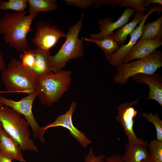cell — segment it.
Segmentation results:
<instances>
[{"mask_svg": "<svg viewBox=\"0 0 162 162\" xmlns=\"http://www.w3.org/2000/svg\"><path fill=\"white\" fill-rule=\"evenodd\" d=\"M27 12H7L0 19V34L6 44L19 52L29 48L27 36L33 31L32 24L38 14L27 15Z\"/></svg>", "mask_w": 162, "mask_h": 162, "instance_id": "6da1fadb", "label": "cell"}, {"mask_svg": "<svg viewBox=\"0 0 162 162\" xmlns=\"http://www.w3.org/2000/svg\"><path fill=\"white\" fill-rule=\"evenodd\" d=\"M1 78L9 92L29 94L36 90L38 76L20 60L12 58L1 73Z\"/></svg>", "mask_w": 162, "mask_h": 162, "instance_id": "7a4b0ae2", "label": "cell"}, {"mask_svg": "<svg viewBox=\"0 0 162 162\" xmlns=\"http://www.w3.org/2000/svg\"><path fill=\"white\" fill-rule=\"evenodd\" d=\"M0 121L2 128L19 143L22 150L38 151L30 138L29 124L20 113L0 103Z\"/></svg>", "mask_w": 162, "mask_h": 162, "instance_id": "3957f363", "label": "cell"}, {"mask_svg": "<svg viewBox=\"0 0 162 162\" xmlns=\"http://www.w3.org/2000/svg\"><path fill=\"white\" fill-rule=\"evenodd\" d=\"M71 74V71L62 69L56 73L38 76L36 90L40 102L51 107L58 102L69 88Z\"/></svg>", "mask_w": 162, "mask_h": 162, "instance_id": "277c9868", "label": "cell"}, {"mask_svg": "<svg viewBox=\"0 0 162 162\" xmlns=\"http://www.w3.org/2000/svg\"><path fill=\"white\" fill-rule=\"evenodd\" d=\"M84 16V14H82L76 23L69 28L65 40L57 53L53 56L50 55L49 64L53 73H56L62 70L70 60L83 56L82 41L79 39L78 36L82 27Z\"/></svg>", "mask_w": 162, "mask_h": 162, "instance_id": "5b68a950", "label": "cell"}, {"mask_svg": "<svg viewBox=\"0 0 162 162\" xmlns=\"http://www.w3.org/2000/svg\"><path fill=\"white\" fill-rule=\"evenodd\" d=\"M162 66V52L156 50L150 56L143 58L122 63L116 67L117 72L113 77L116 84L125 85L130 78L138 74H152Z\"/></svg>", "mask_w": 162, "mask_h": 162, "instance_id": "8992f818", "label": "cell"}, {"mask_svg": "<svg viewBox=\"0 0 162 162\" xmlns=\"http://www.w3.org/2000/svg\"><path fill=\"white\" fill-rule=\"evenodd\" d=\"M76 105V101L73 102L70 105L69 109L64 114L58 116L52 122L43 127H40L39 138L41 142L44 143L45 142L44 134L46 130L51 128L60 127L67 129L71 136L76 140L82 147L85 148L92 143V141L85 133L80 130L73 124L72 116Z\"/></svg>", "mask_w": 162, "mask_h": 162, "instance_id": "52a82bcc", "label": "cell"}, {"mask_svg": "<svg viewBox=\"0 0 162 162\" xmlns=\"http://www.w3.org/2000/svg\"><path fill=\"white\" fill-rule=\"evenodd\" d=\"M140 97L133 101L125 102L120 104L117 108V114L115 117L117 121L123 127L128 139V143L132 145H144L148 146V143L136 135L133 129L134 119L137 111L134 106Z\"/></svg>", "mask_w": 162, "mask_h": 162, "instance_id": "ba28073f", "label": "cell"}, {"mask_svg": "<svg viewBox=\"0 0 162 162\" xmlns=\"http://www.w3.org/2000/svg\"><path fill=\"white\" fill-rule=\"evenodd\" d=\"M38 95V92L36 90L20 100L15 101L2 96L0 93V103L12 108L24 116L29 124L35 139L39 138L40 126L34 118L32 109L33 102Z\"/></svg>", "mask_w": 162, "mask_h": 162, "instance_id": "9c48e42d", "label": "cell"}, {"mask_svg": "<svg viewBox=\"0 0 162 162\" xmlns=\"http://www.w3.org/2000/svg\"><path fill=\"white\" fill-rule=\"evenodd\" d=\"M66 36V34L56 26L40 21L37 23L36 30L32 41L37 49L50 51L60 38Z\"/></svg>", "mask_w": 162, "mask_h": 162, "instance_id": "30bf717a", "label": "cell"}, {"mask_svg": "<svg viewBox=\"0 0 162 162\" xmlns=\"http://www.w3.org/2000/svg\"><path fill=\"white\" fill-rule=\"evenodd\" d=\"M162 11V6H156L155 5L149 9L148 12L146 14L139 25L136 27L130 34V39L128 43L126 44L122 45L117 52L112 55L108 61L111 65L117 67L122 64V61L123 58L130 52L142 36L143 26L148 17L154 12L156 11L157 13L159 14L161 13Z\"/></svg>", "mask_w": 162, "mask_h": 162, "instance_id": "8fae6325", "label": "cell"}, {"mask_svg": "<svg viewBox=\"0 0 162 162\" xmlns=\"http://www.w3.org/2000/svg\"><path fill=\"white\" fill-rule=\"evenodd\" d=\"M162 45V30L154 38L139 40L123 58L122 63H127L135 59L146 58L151 55Z\"/></svg>", "mask_w": 162, "mask_h": 162, "instance_id": "7c38bea8", "label": "cell"}, {"mask_svg": "<svg viewBox=\"0 0 162 162\" xmlns=\"http://www.w3.org/2000/svg\"><path fill=\"white\" fill-rule=\"evenodd\" d=\"M135 12L132 9L126 7L122 15L115 22H113L111 18L108 17L99 21L98 23L100 32L98 33L90 34V38L94 39H100L112 34L116 29L127 23L129 18Z\"/></svg>", "mask_w": 162, "mask_h": 162, "instance_id": "4fadbf2b", "label": "cell"}, {"mask_svg": "<svg viewBox=\"0 0 162 162\" xmlns=\"http://www.w3.org/2000/svg\"><path fill=\"white\" fill-rule=\"evenodd\" d=\"M137 83H145L149 87L148 97L147 100L152 99L162 106V76L158 74H138L131 77Z\"/></svg>", "mask_w": 162, "mask_h": 162, "instance_id": "5bb4252c", "label": "cell"}, {"mask_svg": "<svg viewBox=\"0 0 162 162\" xmlns=\"http://www.w3.org/2000/svg\"><path fill=\"white\" fill-rule=\"evenodd\" d=\"M0 151L10 160L25 162L19 143L3 128L0 130Z\"/></svg>", "mask_w": 162, "mask_h": 162, "instance_id": "9a60e30c", "label": "cell"}, {"mask_svg": "<svg viewBox=\"0 0 162 162\" xmlns=\"http://www.w3.org/2000/svg\"><path fill=\"white\" fill-rule=\"evenodd\" d=\"M148 146L144 145H132L127 143L125 151L121 156L124 162H148L150 160Z\"/></svg>", "mask_w": 162, "mask_h": 162, "instance_id": "2e32d148", "label": "cell"}, {"mask_svg": "<svg viewBox=\"0 0 162 162\" xmlns=\"http://www.w3.org/2000/svg\"><path fill=\"white\" fill-rule=\"evenodd\" d=\"M81 40L82 41L86 40L96 44L104 51L108 61L112 55L122 46L117 40L113 33L100 39L82 38Z\"/></svg>", "mask_w": 162, "mask_h": 162, "instance_id": "e0dca14e", "label": "cell"}, {"mask_svg": "<svg viewBox=\"0 0 162 162\" xmlns=\"http://www.w3.org/2000/svg\"><path fill=\"white\" fill-rule=\"evenodd\" d=\"M35 60L32 70L38 76L53 73L49 64L50 51H46L38 49H35Z\"/></svg>", "mask_w": 162, "mask_h": 162, "instance_id": "ac0fdd59", "label": "cell"}, {"mask_svg": "<svg viewBox=\"0 0 162 162\" xmlns=\"http://www.w3.org/2000/svg\"><path fill=\"white\" fill-rule=\"evenodd\" d=\"M146 14L144 12L135 11L133 20L120 28L116 32H113L117 40L122 45H124L128 36L133 32L137 25L142 20Z\"/></svg>", "mask_w": 162, "mask_h": 162, "instance_id": "d6986e66", "label": "cell"}, {"mask_svg": "<svg viewBox=\"0 0 162 162\" xmlns=\"http://www.w3.org/2000/svg\"><path fill=\"white\" fill-rule=\"evenodd\" d=\"M29 7V15L41 12H49L57 9L58 5L55 0H27Z\"/></svg>", "mask_w": 162, "mask_h": 162, "instance_id": "ffe728a7", "label": "cell"}, {"mask_svg": "<svg viewBox=\"0 0 162 162\" xmlns=\"http://www.w3.org/2000/svg\"><path fill=\"white\" fill-rule=\"evenodd\" d=\"M162 30V16L155 21L145 23L142 27V33L140 40L151 39L156 37Z\"/></svg>", "mask_w": 162, "mask_h": 162, "instance_id": "44dd1931", "label": "cell"}, {"mask_svg": "<svg viewBox=\"0 0 162 162\" xmlns=\"http://www.w3.org/2000/svg\"><path fill=\"white\" fill-rule=\"evenodd\" d=\"M142 117L152 123L154 126L156 132V140L162 142V121L157 113L153 114L151 112L148 113L145 112L141 113Z\"/></svg>", "mask_w": 162, "mask_h": 162, "instance_id": "7402d4cb", "label": "cell"}, {"mask_svg": "<svg viewBox=\"0 0 162 162\" xmlns=\"http://www.w3.org/2000/svg\"><path fill=\"white\" fill-rule=\"evenodd\" d=\"M149 160L151 162H162V142L156 139L148 143Z\"/></svg>", "mask_w": 162, "mask_h": 162, "instance_id": "603a6c76", "label": "cell"}, {"mask_svg": "<svg viewBox=\"0 0 162 162\" xmlns=\"http://www.w3.org/2000/svg\"><path fill=\"white\" fill-rule=\"evenodd\" d=\"M27 0L3 1L0 5V9L2 10H11L14 11H24L27 8Z\"/></svg>", "mask_w": 162, "mask_h": 162, "instance_id": "cb8c5ba5", "label": "cell"}, {"mask_svg": "<svg viewBox=\"0 0 162 162\" xmlns=\"http://www.w3.org/2000/svg\"><path fill=\"white\" fill-rule=\"evenodd\" d=\"M19 57L22 64L32 70L35 62V49L29 48L25 50L20 54Z\"/></svg>", "mask_w": 162, "mask_h": 162, "instance_id": "d4e9b609", "label": "cell"}, {"mask_svg": "<svg viewBox=\"0 0 162 162\" xmlns=\"http://www.w3.org/2000/svg\"><path fill=\"white\" fill-rule=\"evenodd\" d=\"M119 7H130L135 11L144 12L149 9L146 8L144 0H123Z\"/></svg>", "mask_w": 162, "mask_h": 162, "instance_id": "484cf974", "label": "cell"}, {"mask_svg": "<svg viewBox=\"0 0 162 162\" xmlns=\"http://www.w3.org/2000/svg\"><path fill=\"white\" fill-rule=\"evenodd\" d=\"M64 1L68 5H74L82 9L87 8L94 4V0H66Z\"/></svg>", "mask_w": 162, "mask_h": 162, "instance_id": "4316f807", "label": "cell"}, {"mask_svg": "<svg viewBox=\"0 0 162 162\" xmlns=\"http://www.w3.org/2000/svg\"><path fill=\"white\" fill-rule=\"evenodd\" d=\"M105 157L104 154L96 156L93 149L91 148L88 153L85 157L84 162H105Z\"/></svg>", "mask_w": 162, "mask_h": 162, "instance_id": "83f0119b", "label": "cell"}, {"mask_svg": "<svg viewBox=\"0 0 162 162\" xmlns=\"http://www.w3.org/2000/svg\"><path fill=\"white\" fill-rule=\"evenodd\" d=\"M123 0H94V4L95 7L98 8L102 4H108L114 8L119 6Z\"/></svg>", "mask_w": 162, "mask_h": 162, "instance_id": "f1b7e54d", "label": "cell"}, {"mask_svg": "<svg viewBox=\"0 0 162 162\" xmlns=\"http://www.w3.org/2000/svg\"><path fill=\"white\" fill-rule=\"evenodd\" d=\"M105 162H124L122 159L121 155L114 154L106 158Z\"/></svg>", "mask_w": 162, "mask_h": 162, "instance_id": "f546056e", "label": "cell"}, {"mask_svg": "<svg viewBox=\"0 0 162 162\" xmlns=\"http://www.w3.org/2000/svg\"><path fill=\"white\" fill-rule=\"evenodd\" d=\"M144 2L146 7L150 8L149 4H157L162 6L161 0H144Z\"/></svg>", "mask_w": 162, "mask_h": 162, "instance_id": "4dcf8cb0", "label": "cell"}, {"mask_svg": "<svg viewBox=\"0 0 162 162\" xmlns=\"http://www.w3.org/2000/svg\"><path fill=\"white\" fill-rule=\"evenodd\" d=\"M6 68L5 61L2 54L0 52V74Z\"/></svg>", "mask_w": 162, "mask_h": 162, "instance_id": "1f68e13d", "label": "cell"}, {"mask_svg": "<svg viewBox=\"0 0 162 162\" xmlns=\"http://www.w3.org/2000/svg\"><path fill=\"white\" fill-rule=\"evenodd\" d=\"M0 162H12V160L7 158L0 151Z\"/></svg>", "mask_w": 162, "mask_h": 162, "instance_id": "d6a6232c", "label": "cell"}, {"mask_svg": "<svg viewBox=\"0 0 162 162\" xmlns=\"http://www.w3.org/2000/svg\"><path fill=\"white\" fill-rule=\"evenodd\" d=\"M2 128V125L1 122L0 121V130Z\"/></svg>", "mask_w": 162, "mask_h": 162, "instance_id": "836d02e7", "label": "cell"}, {"mask_svg": "<svg viewBox=\"0 0 162 162\" xmlns=\"http://www.w3.org/2000/svg\"><path fill=\"white\" fill-rule=\"evenodd\" d=\"M4 92H8V91H0V93Z\"/></svg>", "mask_w": 162, "mask_h": 162, "instance_id": "e575fe53", "label": "cell"}, {"mask_svg": "<svg viewBox=\"0 0 162 162\" xmlns=\"http://www.w3.org/2000/svg\"><path fill=\"white\" fill-rule=\"evenodd\" d=\"M3 1V0H0V5Z\"/></svg>", "mask_w": 162, "mask_h": 162, "instance_id": "d590c367", "label": "cell"}, {"mask_svg": "<svg viewBox=\"0 0 162 162\" xmlns=\"http://www.w3.org/2000/svg\"><path fill=\"white\" fill-rule=\"evenodd\" d=\"M148 162H150V161L149 160V161H148Z\"/></svg>", "mask_w": 162, "mask_h": 162, "instance_id": "8d00e7d4", "label": "cell"}]
</instances>
